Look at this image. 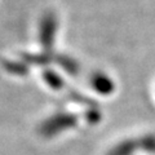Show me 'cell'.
Instances as JSON below:
<instances>
[{
	"label": "cell",
	"instance_id": "1",
	"mask_svg": "<svg viewBox=\"0 0 155 155\" xmlns=\"http://www.w3.org/2000/svg\"><path fill=\"white\" fill-rule=\"evenodd\" d=\"M93 87L102 94H109L114 88L111 80L105 75H96L93 79Z\"/></svg>",
	"mask_w": 155,
	"mask_h": 155
}]
</instances>
